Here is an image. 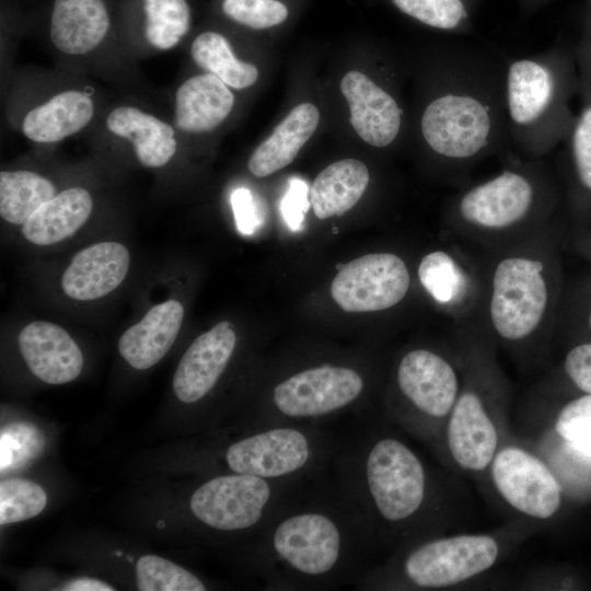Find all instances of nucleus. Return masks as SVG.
Segmentation results:
<instances>
[{
	"instance_id": "41",
	"label": "nucleus",
	"mask_w": 591,
	"mask_h": 591,
	"mask_svg": "<svg viewBox=\"0 0 591 591\" xmlns=\"http://www.w3.org/2000/svg\"><path fill=\"white\" fill-rule=\"evenodd\" d=\"M588 32H589L590 37H591V26L588 28Z\"/></svg>"
},
{
	"instance_id": "34",
	"label": "nucleus",
	"mask_w": 591,
	"mask_h": 591,
	"mask_svg": "<svg viewBox=\"0 0 591 591\" xmlns=\"http://www.w3.org/2000/svg\"><path fill=\"white\" fill-rule=\"evenodd\" d=\"M555 429L567 443L591 441V393L568 402L557 416Z\"/></svg>"
},
{
	"instance_id": "12",
	"label": "nucleus",
	"mask_w": 591,
	"mask_h": 591,
	"mask_svg": "<svg viewBox=\"0 0 591 591\" xmlns=\"http://www.w3.org/2000/svg\"><path fill=\"white\" fill-rule=\"evenodd\" d=\"M580 106L563 142L564 206L572 228L591 223V37L586 30L575 48Z\"/></svg>"
},
{
	"instance_id": "18",
	"label": "nucleus",
	"mask_w": 591,
	"mask_h": 591,
	"mask_svg": "<svg viewBox=\"0 0 591 591\" xmlns=\"http://www.w3.org/2000/svg\"><path fill=\"white\" fill-rule=\"evenodd\" d=\"M19 348L31 372L48 384L68 383L83 367V356L76 341L50 322L27 324L19 335Z\"/></svg>"
},
{
	"instance_id": "6",
	"label": "nucleus",
	"mask_w": 591,
	"mask_h": 591,
	"mask_svg": "<svg viewBox=\"0 0 591 591\" xmlns=\"http://www.w3.org/2000/svg\"><path fill=\"white\" fill-rule=\"evenodd\" d=\"M579 91L575 49L554 46L506 58L505 106L509 144L530 159H543L563 144L573 124Z\"/></svg>"
},
{
	"instance_id": "19",
	"label": "nucleus",
	"mask_w": 591,
	"mask_h": 591,
	"mask_svg": "<svg viewBox=\"0 0 591 591\" xmlns=\"http://www.w3.org/2000/svg\"><path fill=\"white\" fill-rule=\"evenodd\" d=\"M129 252L118 242H101L81 250L63 273L65 293L79 301L102 298L116 289L129 268Z\"/></svg>"
},
{
	"instance_id": "36",
	"label": "nucleus",
	"mask_w": 591,
	"mask_h": 591,
	"mask_svg": "<svg viewBox=\"0 0 591 591\" xmlns=\"http://www.w3.org/2000/svg\"><path fill=\"white\" fill-rule=\"evenodd\" d=\"M563 370L580 392L591 393V339H582L567 351Z\"/></svg>"
},
{
	"instance_id": "21",
	"label": "nucleus",
	"mask_w": 591,
	"mask_h": 591,
	"mask_svg": "<svg viewBox=\"0 0 591 591\" xmlns=\"http://www.w3.org/2000/svg\"><path fill=\"white\" fill-rule=\"evenodd\" d=\"M184 317V308L170 299L151 308L140 322L120 336L118 350L135 369L158 363L174 344Z\"/></svg>"
},
{
	"instance_id": "39",
	"label": "nucleus",
	"mask_w": 591,
	"mask_h": 591,
	"mask_svg": "<svg viewBox=\"0 0 591 591\" xmlns=\"http://www.w3.org/2000/svg\"><path fill=\"white\" fill-rule=\"evenodd\" d=\"M569 242L575 250L591 262V229L588 227L572 228Z\"/></svg>"
},
{
	"instance_id": "28",
	"label": "nucleus",
	"mask_w": 591,
	"mask_h": 591,
	"mask_svg": "<svg viewBox=\"0 0 591 591\" xmlns=\"http://www.w3.org/2000/svg\"><path fill=\"white\" fill-rule=\"evenodd\" d=\"M190 56L197 66L230 88L243 90L258 79L257 68L240 60L233 54L228 38L220 32L207 30L199 33L192 42Z\"/></svg>"
},
{
	"instance_id": "4",
	"label": "nucleus",
	"mask_w": 591,
	"mask_h": 591,
	"mask_svg": "<svg viewBox=\"0 0 591 591\" xmlns=\"http://www.w3.org/2000/svg\"><path fill=\"white\" fill-rule=\"evenodd\" d=\"M500 159L498 173L459 187L445 206L452 237L477 252L522 240L560 220L563 185L546 162L513 150Z\"/></svg>"
},
{
	"instance_id": "9",
	"label": "nucleus",
	"mask_w": 591,
	"mask_h": 591,
	"mask_svg": "<svg viewBox=\"0 0 591 591\" xmlns=\"http://www.w3.org/2000/svg\"><path fill=\"white\" fill-rule=\"evenodd\" d=\"M395 385L406 409L398 419L421 431L422 425L448 418L460 395L462 379L448 356L417 347L398 360Z\"/></svg>"
},
{
	"instance_id": "26",
	"label": "nucleus",
	"mask_w": 591,
	"mask_h": 591,
	"mask_svg": "<svg viewBox=\"0 0 591 591\" xmlns=\"http://www.w3.org/2000/svg\"><path fill=\"white\" fill-rule=\"evenodd\" d=\"M92 208L93 200L86 189L67 188L42 205L22 225V233L36 245L58 243L85 223Z\"/></svg>"
},
{
	"instance_id": "40",
	"label": "nucleus",
	"mask_w": 591,
	"mask_h": 591,
	"mask_svg": "<svg viewBox=\"0 0 591 591\" xmlns=\"http://www.w3.org/2000/svg\"><path fill=\"white\" fill-rule=\"evenodd\" d=\"M61 590L66 591H113L114 588L94 578H79L66 583Z\"/></svg>"
},
{
	"instance_id": "17",
	"label": "nucleus",
	"mask_w": 591,
	"mask_h": 591,
	"mask_svg": "<svg viewBox=\"0 0 591 591\" xmlns=\"http://www.w3.org/2000/svg\"><path fill=\"white\" fill-rule=\"evenodd\" d=\"M47 21L53 46L63 55L82 56L109 35L112 7L109 0H50Z\"/></svg>"
},
{
	"instance_id": "1",
	"label": "nucleus",
	"mask_w": 591,
	"mask_h": 591,
	"mask_svg": "<svg viewBox=\"0 0 591 591\" xmlns=\"http://www.w3.org/2000/svg\"><path fill=\"white\" fill-rule=\"evenodd\" d=\"M506 58L486 47L452 44L433 56L425 78L417 131L452 186L510 150L505 106Z\"/></svg>"
},
{
	"instance_id": "33",
	"label": "nucleus",
	"mask_w": 591,
	"mask_h": 591,
	"mask_svg": "<svg viewBox=\"0 0 591 591\" xmlns=\"http://www.w3.org/2000/svg\"><path fill=\"white\" fill-rule=\"evenodd\" d=\"M221 13L252 30H267L285 23L289 9L281 0H220Z\"/></svg>"
},
{
	"instance_id": "23",
	"label": "nucleus",
	"mask_w": 591,
	"mask_h": 591,
	"mask_svg": "<svg viewBox=\"0 0 591 591\" xmlns=\"http://www.w3.org/2000/svg\"><path fill=\"white\" fill-rule=\"evenodd\" d=\"M94 111V102L88 93L66 90L31 108L23 117L21 130L36 143L59 142L85 128Z\"/></svg>"
},
{
	"instance_id": "16",
	"label": "nucleus",
	"mask_w": 591,
	"mask_h": 591,
	"mask_svg": "<svg viewBox=\"0 0 591 591\" xmlns=\"http://www.w3.org/2000/svg\"><path fill=\"white\" fill-rule=\"evenodd\" d=\"M236 346V335L222 321L199 335L186 349L173 378L176 397L187 404L206 397L225 371Z\"/></svg>"
},
{
	"instance_id": "11",
	"label": "nucleus",
	"mask_w": 591,
	"mask_h": 591,
	"mask_svg": "<svg viewBox=\"0 0 591 591\" xmlns=\"http://www.w3.org/2000/svg\"><path fill=\"white\" fill-rule=\"evenodd\" d=\"M454 243L426 253L418 263L417 279L437 310L459 327L477 323L483 267L479 252L471 255Z\"/></svg>"
},
{
	"instance_id": "31",
	"label": "nucleus",
	"mask_w": 591,
	"mask_h": 591,
	"mask_svg": "<svg viewBox=\"0 0 591 591\" xmlns=\"http://www.w3.org/2000/svg\"><path fill=\"white\" fill-rule=\"evenodd\" d=\"M47 502L45 490L37 484L21 479L0 483V524L24 521L39 514Z\"/></svg>"
},
{
	"instance_id": "14",
	"label": "nucleus",
	"mask_w": 591,
	"mask_h": 591,
	"mask_svg": "<svg viewBox=\"0 0 591 591\" xmlns=\"http://www.w3.org/2000/svg\"><path fill=\"white\" fill-rule=\"evenodd\" d=\"M493 482L515 510L536 519L552 518L561 503V488L551 470L528 451L508 447L491 462Z\"/></svg>"
},
{
	"instance_id": "8",
	"label": "nucleus",
	"mask_w": 591,
	"mask_h": 591,
	"mask_svg": "<svg viewBox=\"0 0 591 591\" xmlns=\"http://www.w3.org/2000/svg\"><path fill=\"white\" fill-rule=\"evenodd\" d=\"M302 483L224 474L202 483L192 494L189 509L199 522L217 531L260 532Z\"/></svg>"
},
{
	"instance_id": "10",
	"label": "nucleus",
	"mask_w": 591,
	"mask_h": 591,
	"mask_svg": "<svg viewBox=\"0 0 591 591\" xmlns=\"http://www.w3.org/2000/svg\"><path fill=\"white\" fill-rule=\"evenodd\" d=\"M498 555V543L489 535L436 538L408 549L398 572L407 584L416 588L450 587L488 570Z\"/></svg>"
},
{
	"instance_id": "38",
	"label": "nucleus",
	"mask_w": 591,
	"mask_h": 591,
	"mask_svg": "<svg viewBox=\"0 0 591 591\" xmlns=\"http://www.w3.org/2000/svg\"><path fill=\"white\" fill-rule=\"evenodd\" d=\"M231 205L237 231L243 235L253 234L260 219L251 190L236 188L231 195Z\"/></svg>"
},
{
	"instance_id": "25",
	"label": "nucleus",
	"mask_w": 591,
	"mask_h": 591,
	"mask_svg": "<svg viewBox=\"0 0 591 591\" xmlns=\"http://www.w3.org/2000/svg\"><path fill=\"white\" fill-rule=\"evenodd\" d=\"M121 15L139 28L144 42L158 50H171L188 34L193 13L188 0H125Z\"/></svg>"
},
{
	"instance_id": "13",
	"label": "nucleus",
	"mask_w": 591,
	"mask_h": 591,
	"mask_svg": "<svg viewBox=\"0 0 591 591\" xmlns=\"http://www.w3.org/2000/svg\"><path fill=\"white\" fill-rule=\"evenodd\" d=\"M410 285L405 260L394 253L379 252L345 265L332 282L331 294L346 312H380L399 304Z\"/></svg>"
},
{
	"instance_id": "20",
	"label": "nucleus",
	"mask_w": 591,
	"mask_h": 591,
	"mask_svg": "<svg viewBox=\"0 0 591 591\" xmlns=\"http://www.w3.org/2000/svg\"><path fill=\"white\" fill-rule=\"evenodd\" d=\"M233 106L230 86L218 77L208 72L193 76L176 90L174 123L183 132H209L228 118Z\"/></svg>"
},
{
	"instance_id": "27",
	"label": "nucleus",
	"mask_w": 591,
	"mask_h": 591,
	"mask_svg": "<svg viewBox=\"0 0 591 591\" xmlns=\"http://www.w3.org/2000/svg\"><path fill=\"white\" fill-rule=\"evenodd\" d=\"M369 183V169L360 160L343 159L327 165L310 188L315 216L325 220L345 215L361 199Z\"/></svg>"
},
{
	"instance_id": "29",
	"label": "nucleus",
	"mask_w": 591,
	"mask_h": 591,
	"mask_svg": "<svg viewBox=\"0 0 591 591\" xmlns=\"http://www.w3.org/2000/svg\"><path fill=\"white\" fill-rule=\"evenodd\" d=\"M55 195L54 184L39 174L31 171L0 173V215L9 223L23 225Z\"/></svg>"
},
{
	"instance_id": "37",
	"label": "nucleus",
	"mask_w": 591,
	"mask_h": 591,
	"mask_svg": "<svg viewBox=\"0 0 591 591\" xmlns=\"http://www.w3.org/2000/svg\"><path fill=\"white\" fill-rule=\"evenodd\" d=\"M310 205L306 183L300 178H291L280 206L283 220L291 230L298 231L302 228Z\"/></svg>"
},
{
	"instance_id": "5",
	"label": "nucleus",
	"mask_w": 591,
	"mask_h": 591,
	"mask_svg": "<svg viewBox=\"0 0 591 591\" xmlns=\"http://www.w3.org/2000/svg\"><path fill=\"white\" fill-rule=\"evenodd\" d=\"M335 479L355 502L373 535L402 533L421 518L429 479L418 454L392 434H370L338 448Z\"/></svg>"
},
{
	"instance_id": "32",
	"label": "nucleus",
	"mask_w": 591,
	"mask_h": 591,
	"mask_svg": "<svg viewBox=\"0 0 591 591\" xmlns=\"http://www.w3.org/2000/svg\"><path fill=\"white\" fill-rule=\"evenodd\" d=\"M404 14L447 32L464 30L468 11L464 0H391Z\"/></svg>"
},
{
	"instance_id": "3",
	"label": "nucleus",
	"mask_w": 591,
	"mask_h": 591,
	"mask_svg": "<svg viewBox=\"0 0 591 591\" xmlns=\"http://www.w3.org/2000/svg\"><path fill=\"white\" fill-rule=\"evenodd\" d=\"M566 232L560 219L528 237L479 252L483 298L476 325L494 345L534 347L558 327Z\"/></svg>"
},
{
	"instance_id": "2",
	"label": "nucleus",
	"mask_w": 591,
	"mask_h": 591,
	"mask_svg": "<svg viewBox=\"0 0 591 591\" xmlns=\"http://www.w3.org/2000/svg\"><path fill=\"white\" fill-rule=\"evenodd\" d=\"M321 474L303 482L259 532L267 589H332L366 575L374 535L337 480L328 484Z\"/></svg>"
},
{
	"instance_id": "15",
	"label": "nucleus",
	"mask_w": 591,
	"mask_h": 591,
	"mask_svg": "<svg viewBox=\"0 0 591 591\" xmlns=\"http://www.w3.org/2000/svg\"><path fill=\"white\" fill-rule=\"evenodd\" d=\"M339 88L349 107V121L362 141L384 149L398 140L404 112L392 90L360 70L346 72Z\"/></svg>"
},
{
	"instance_id": "22",
	"label": "nucleus",
	"mask_w": 591,
	"mask_h": 591,
	"mask_svg": "<svg viewBox=\"0 0 591 591\" xmlns=\"http://www.w3.org/2000/svg\"><path fill=\"white\" fill-rule=\"evenodd\" d=\"M106 127L132 146L137 160L146 167L164 166L177 150L174 127L136 106L120 105L112 109Z\"/></svg>"
},
{
	"instance_id": "24",
	"label": "nucleus",
	"mask_w": 591,
	"mask_h": 591,
	"mask_svg": "<svg viewBox=\"0 0 591 591\" xmlns=\"http://www.w3.org/2000/svg\"><path fill=\"white\" fill-rule=\"evenodd\" d=\"M318 123L320 111L314 104L304 102L294 106L254 149L247 162L248 171L262 178L289 165L313 136Z\"/></svg>"
},
{
	"instance_id": "7",
	"label": "nucleus",
	"mask_w": 591,
	"mask_h": 591,
	"mask_svg": "<svg viewBox=\"0 0 591 591\" xmlns=\"http://www.w3.org/2000/svg\"><path fill=\"white\" fill-rule=\"evenodd\" d=\"M367 382L356 368L321 363L276 381L257 408L252 428L320 425L356 406Z\"/></svg>"
},
{
	"instance_id": "35",
	"label": "nucleus",
	"mask_w": 591,
	"mask_h": 591,
	"mask_svg": "<svg viewBox=\"0 0 591 591\" xmlns=\"http://www.w3.org/2000/svg\"><path fill=\"white\" fill-rule=\"evenodd\" d=\"M560 325L591 339V278L577 287L570 296L565 294L558 327Z\"/></svg>"
},
{
	"instance_id": "30",
	"label": "nucleus",
	"mask_w": 591,
	"mask_h": 591,
	"mask_svg": "<svg viewBox=\"0 0 591 591\" xmlns=\"http://www.w3.org/2000/svg\"><path fill=\"white\" fill-rule=\"evenodd\" d=\"M140 591H205L199 578L187 569L155 555L141 556L136 565Z\"/></svg>"
}]
</instances>
